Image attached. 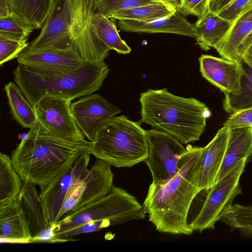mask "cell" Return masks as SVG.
<instances>
[{"mask_svg":"<svg viewBox=\"0 0 252 252\" xmlns=\"http://www.w3.org/2000/svg\"><path fill=\"white\" fill-rule=\"evenodd\" d=\"M4 90L13 118L23 127L32 128L37 121L35 111L19 86L10 82L5 85Z\"/></svg>","mask_w":252,"mask_h":252,"instance_id":"obj_25","label":"cell"},{"mask_svg":"<svg viewBox=\"0 0 252 252\" xmlns=\"http://www.w3.org/2000/svg\"><path fill=\"white\" fill-rule=\"evenodd\" d=\"M34 30L32 25L14 12L9 16L0 18V35L4 36L27 41Z\"/></svg>","mask_w":252,"mask_h":252,"instance_id":"obj_31","label":"cell"},{"mask_svg":"<svg viewBox=\"0 0 252 252\" xmlns=\"http://www.w3.org/2000/svg\"><path fill=\"white\" fill-rule=\"evenodd\" d=\"M220 220L232 230L240 229L252 233V205H231L220 217Z\"/></svg>","mask_w":252,"mask_h":252,"instance_id":"obj_30","label":"cell"},{"mask_svg":"<svg viewBox=\"0 0 252 252\" xmlns=\"http://www.w3.org/2000/svg\"><path fill=\"white\" fill-rule=\"evenodd\" d=\"M72 100L45 94L33 105L37 121L45 129L58 137L75 141L86 139L71 112Z\"/></svg>","mask_w":252,"mask_h":252,"instance_id":"obj_12","label":"cell"},{"mask_svg":"<svg viewBox=\"0 0 252 252\" xmlns=\"http://www.w3.org/2000/svg\"><path fill=\"white\" fill-rule=\"evenodd\" d=\"M70 109L79 129L91 142L100 126L121 112L98 94L82 96L71 103Z\"/></svg>","mask_w":252,"mask_h":252,"instance_id":"obj_14","label":"cell"},{"mask_svg":"<svg viewBox=\"0 0 252 252\" xmlns=\"http://www.w3.org/2000/svg\"><path fill=\"white\" fill-rule=\"evenodd\" d=\"M209 0H179L177 11L184 16L192 15L201 17L208 10Z\"/></svg>","mask_w":252,"mask_h":252,"instance_id":"obj_35","label":"cell"},{"mask_svg":"<svg viewBox=\"0 0 252 252\" xmlns=\"http://www.w3.org/2000/svg\"><path fill=\"white\" fill-rule=\"evenodd\" d=\"M252 30V2L240 13L224 38L214 47L223 58L238 61L237 50Z\"/></svg>","mask_w":252,"mask_h":252,"instance_id":"obj_22","label":"cell"},{"mask_svg":"<svg viewBox=\"0 0 252 252\" xmlns=\"http://www.w3.org/2000/svg\"><path fill=\"white\" fill-rule=\"evenodd\" d=\"M111 225L112 223L109 220L91 221L72 229L55 234L58 238L64 242L75 240L73 238L74 236L96 231Z\"/></svg>","mask_w":252,"mask_h":252,"instance_id":"obj_34","label":"cell"},{"mask_svg":"<svg viewBox=\"0 0 252 252\" xmlns=\"http://www.w3.org/2000/svg\"><path fill=\"white\" fill-rule=\"evenodd\" d=\"M118 24L122 31L126 32L170 33L194 38L195 37L194 24L189 22L185 16L177 11L167 18L149 21L120 20Z\"/></svg>","mask_w":252,"mask_h":252,"instance_id":"obj_18","label":"cell"},{"mask_svg":"<svg viewBox=\"0 0 252 252\" xmlns=\"http://www.w3.org/2000/svg\"><path fill=\"white\" fill-rule=\"evenodd\" d=\"M0 237L5 242L31 243L29 222L18 200L0 207Z\"/></svg>","mask_w":252,"mask_h":252,"instance_id":"obj_20","label":"cell"},{"mask_svg":"<svg viewBox=\"0 0 252 252\" xmlns=\"http://www.w3.org/2000/svg\"><path fill=\"white\" fill-rule=\"evenodd\" d=\"M110 71L104 61L86 62L71 72L48 75L32 71L19 64L14 80L32 105L45 94L73 100L99 90Z\"/></svg>","mask_w":252,"mask_h":252,"instance_id":"obj_4","label":"cell"},{"mask_svg":"<svg viewBox=\"0 0 252 252\" xmlns=\"http://www.w3.org/2000/svg\"><path fill=\"white\" fill-rule=\"evenodd\" d=\"M252 2V0H233L218 14L220 17L233 22L241 11Z\"/></svg>","mask_w":252,"mask_h":252,"instance_id":"obj_37","label":"cell"},{"mask_svg":"<svg viewBox=\"0 0 252 252\" xmlns=\"http://www.w3.org/2000/svg\"><path fill=\"white\" fill-rule=\"evenodd\" d=\"M229 128L223 126L204 147L201 155L196 175V185L209 189L217 182L225 156Z\"/></svg>","mask_w":252,"mask_h":252,"instance_id":"obj_17","label":"cell"},{"mask_svg":"<svg viewBox=\"0 0 252 252\" xmlns=\"http://www.w3.org/2000/svg\"><path fill=\"white\" fill-rule=\"evenodd\" d=\"M23 181L15 170L11 157L0 153V207L9 205L19 196Z\"/></svg>","mask_w":252,"mask_h":252,"instance_id":"obj_24","label":"cell"},{"mask_svg":"<svg viewBox=\"0 0 252 252\" xmlns=\"http://www.w3.org/2000/svg\"><path fill=\"white\" fill-rule=\"evenodd\" d=\"M72 0H53L40 33L23 51L41 52L72 48L70 34Z\"/></svg>","mask_w":252,"mask_h":252,"instance_id":"obj_11","label":"cell"},{"mask_svg":"<svg viewBox=\"0 0 252 252\" xmlns=\"http://www.w3.org/2000/svg\"><path fill=\"white\" fill-rule=\"evenodd\" d=\"M243 159H246L247 162L252 160V127L229 128L226 150L217 182Z\"/></svg>","mask_w":252,"mask_h":252,"instance_id":"obj_21","label":"cell"},{"mask_svg":"<svg viewBox=\"0 0 252 252\" xmlns=\"http://www.w3.org/2000/svg\"><path fill=\"white\" fill-rule=\"evenodd\" d=\"M35 184L23 182L18 201L28 220L32 241L44 231L50 228V222L44 203Z\"/></svg>","mask_w":252,"mask_h":252,"instance_id":"obj_19","label":"cell"},{"mask_svg":"<svg viewBox=\"0 0 252 252\" xmlns=\"http://www.w3.org/2000/svg\"><path fill=\"white\" fill-rule=\"evenodd\" d=\"M92 142L72 140L53 135L36 121L11 155L12 164L23 182L46 187L80 156L89 153Z\"/></svg>","mask_w":252,"mask_h":252,"instance_id":"obj_1","label":"cell"},{"mask_svg":"<svg viewBox=\"0 0 252 252\" xmlns=\"http://www.w3.org/2000/svg\"><path fill=\"white\" fill-rule=\"evenodd\" d=\"M199 62L202 76L224 94L240 91L244 73L243 62L208 55H202Z\"/></svg>","mask_w":252,"mask_h":252,"instance_id":"obj_16","label":"cell"},{"mask_svg":"<svg viewBox=\"0 0 252 252\" xmlns=\"http://www.w3.org/2000/svg\"><path fill=\"white\" fill-rule=\"evenodd\" d=\"M247 162L246 159H242L212 187L201 189L197 192L187 216L186 222L189 229L201 232L215 228L234 198L242 193L239 181Z\"/></svg>","mask_w":252,"mask_h":252,"instance_id":"obj_6","label":"cell"},{"mask_svg":"<svg viewBox=\"0 0 252 252\" xmlns=\"http://www.w3.org/2000/svg\"><path fill=\"white\" fill-rule=\"evenodd\" d=\"M203 147L189 145L179 158L180 169L169 181L162 185H150L143 206L149 221L160 232L190 235L186 222L192 200L201 189L196 175Z\"/></svg>","mask_w":252,"mask_h":252,"instance_id":"obj_2","label":"cell"},{"mask_svg":"<svg viewBox=\"0 0 252 252\" xmlns=\"http://www.w3.org/2000/svg\"><path fill=\"white\" fill-rule=\"evenodd\" d=\"M243 63L252 67V43L248 47L242 56Z\"/></svg>","mask_w":252,"mask_h":252,"instance_id":"obj_41","label":"cell"},{"mask_svg":"<svg viewBox=\"0 0 252 252\" xmlns=\"http://www.w3.org/2000/svg\"><path fill=\"white\" fill-rule=\"evenodd\" d=\"M243 64L244 73L240 91L236 94H224L223 108L230 115L252 107V67Z\"/></svg>","mask_w":252,"mask_h":252,"instance_id":"obj_29","label":"cell"},{"mask_svg":"<svg viewBox=\"0 0 252 252\" xmlns=\"http://www.w3.org/2000/svg\"><path fill=\"white\" fill-rule=\"evenodd\" d=\"M141 122L187 144L199 140L211 112L193 97H183L166 88L149 89L140 94Z\"/></svg>","mask_w":252,"mask_h":252,"instance_id":"obj_3","label":"cell"},{"mask_svg":"<svg viewBox=\"0 0 252 252\" xmlns=\"http://www.w3.org/2000/svg\"><path fill=\"white\" fill-rule=\"evenodd\" d=\"M232 24L208 10L194 24L196 43L205 51L214 48L224 38Z\"/></svg>","mask_w":252,"mask_h":252,"instance_id":"obj_23","label":"cell"},{"mask_svg":"<svg viewBox=\"0 0 252 252\" xmlns=\"http://www.w3.org/2000/svg\"><path fill=\"white\" fill-rule=\"evenodd\" d=\"M17 61L19 64L32 71L48 75L68 73L86 63L79 54L71 48L50 51H23Z\"/></svg>","mask_w":252,"mask_h":252,"instance_id":"obj_15","label":"cell"},{"mask_svg":"<svg viewBox=\"0 0 252 252\" xmlns=\"http://www.w3.org/2000/svg\"><path fill=\"white\" fill-rule=\"evenodd\" d=\"M12 12L33 26L41 29L51 8L53 0H10Z\"/></svg>","mask_w":252,"mask_h":252,"instance_id":"obj_26","label":"cell"},{"mask_svg":"<svg viewBox=\"0 0 252 252\" xmlns=\"http://www.w3.org/2000/svg\"><path fill=\"white\" fill-rule=\"evenodd\" d=\"M177 11L173 2L145 5L118 11L107 18L112 19L149 21L171 16Z\"/></svg>","mask_w":252,"mask_h":252,"instance_id":"obj_27","label":"cell"},{"mask_svg":"<svg viewBox=\"0 0 252 252\" xmlns=\"http://www.w3.org/2000/svg\"><path fill=\"white\" fill-rule=\"evenodd\" d=\"M111 166L100 159L94 162L89 174L81 182L74 185L67 192L56 222L64 215L96 201L109 192L113 186L114 175Z\"/></svg>","mask_w":252,"mask_h":252,"instance_id":"obj_10","label":"cell"},{"mask_svg":"<svg viewBox=\"0 0 252 252\" xmlns=\"http://www.w3.org/2000/svg\"><path fill=\"white\" fill-rule=\"evenodd\" d=\"M94 10L106 17L120 10L157 3L172 2L169 0H94Z\"/></svg>","mask_w":252,"mask_h":252,"instance_id":"obj_32","label":"cell"},{"mask_svg":"<svg viewBox=\"0 0 252 252\" xmlns=\"http://www.w3.org/2000/svg\"><path fill=\"white\" fill-rule=\"evenodd\" d=\"M29 45L27 41H21L0 35V65L15 58Z\"/></svg>","mask_w":252,"mask_h":252,"instance_id":"obj_33","label":"cell"},{"mask_svg":"<svg viewBox=\"0 0 252 252\" xmlns=\"http://www.w3.org/2000/svg\"><path fill=\"white\" fill-rule=\"evenodd\" d=\"M146 213L136 198L113 185L102 198L64 215L53 224L55 233L63 232L91 221L109 220L112 225L143 219Z\"/></svg>","mask_w":252,"mask_h":252,"instance_id":"obj_7","label":"cell"},{"mask_svg":"<svg viewBox=\"0 0 252 252\" xmlns=\"http://www.w3.org/2000/svg\"><path fill=\"white\" fill-rule=\"evenodd\" d=\"M94 0H72L71 47L86 62L104 61L110 50L99 38L92 21Z\"/></svg>","mask_w":252,"mask_h":252,"instance_id":"obj_8","label":"cell"},{"mask_svg":"<svg viewBox=\"0 0 252 252\" xmlns=\"http://www.w3.org/2000/svg\"><path fill=\"white\" fill-rule=\"evenodd\" d=\"M91 154L85 153L61 172L44 189L40 195L51 224L56 222L69 189L83 180L90 173L88 165Z\"/></svg>","mask_w":252,"mask_h":252,"instance_id":"obj_13","label":"cell"},{"mask_svg":"<svg viewBox=\"0 0 252 252\" xmlns=\"http://www.w3.org/2000/svg\"><path fill=\"white\" fill-rule=\"evenodd\" d=\"M12 12L10 0H0V18L9 16Z\"/></svg>","mask_w":252,"mask_h":252,"instance_id":"obj_40","label":"cell"},{"mask_svg":"<svg viewBox=\"0 0 252 252\" xmlns=\"http://www.w3.org/2000/svg\"><path fill=\"white\" fill-rule=\"evenodd\" d=\"M233 0H209L208 9L218 14Z\"/></svg>","mask_w":252,"mask_h":252,"instance_id":"obj_38","label":"cell"},{"mask_svg":"<svg viewBox=\"0 0 252 252\" xmlns=\"http://www.w3.org/2000/svg\"><path fill=\"white\" fill-rule=\"evenodd\" d=\"M148 153L146 130L139 122L124 115L115 116L100 126L89 152L117 167H130L145 161Z\"/></svg>","mask_w":252,"mask_h":252,"instance_id":"obj_5","label":"cell"},{"mask_svg":"<svg viewBox=\"0 0 252 252\" xmlns=\"http://www.w3.org/2000/svg\"><path fill=\"white\" fill-rule=\"evenodd\" d=\"M94 10L92 14V21L100 39L110 50L121 54H127L131 48L120 37L115 22Z\"/></svg>","mask_w":252,"mask_h":252,"instance_id":"obj_28","label":"cell"},{"mask_svg":"<svg viewBox=\"0 0 252 252\" xmlns=\"http://www.w3.org/2000/svg\"><path fill=\"white\" fill-rule=\"evenodd\" d=\"M223 126L229 128L239 127H252V107L230 115Z\"/></svg>","mask_w":252,"mask_h":252,"instance_id":"obj_36","label":"cell"},{"mask_svg":"<svg viewBox=\"0 0 252 252\" xmlns=\"http://www.w3.org/2000/svg\"><path fill=\"white\" fill-rule=\"evenodd\" d=\"M149 148L145 162L155 185H162L173 178L180 169V156L187 150L171 135L154 129L146 130Z\"/></svg>","mask_w":252,"mask_h":252,"instance_id":"obj_9","label":"cell"},{"mask_svg":"<svg viewBox=\"0 0 252 252\" xmlns=\"http://www.w3.org/2000/svg\"><path fill=\"white\" fill-rule=\"evenodd\" d=\"M252 43V30L249 32L247 36L244 39L237 50L238 61L243 62L242 60V56L248 48V47Z\"/></svg>","mask_w":252,"mask_h":252,"instance_id":"obj_39","label":"cell"}]
</instances>
